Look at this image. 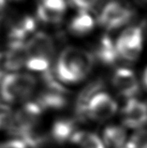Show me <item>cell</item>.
<instances>
[{"mask_svg": "<svg viewBox=\"0 0 147 148\" xmlns=\"http://www.w3.org/2000/svg\"><path fill=\"white\" fill-rule=\"evenodd\" d=\"M142 30L140 26H130L123 31L115 43L119 57L129 61L138 59L142 51Z\"/></svg>", "mask_w": 147, "mask_h": 148, "instance_id": "obj_4", "label": "cell"}, {"mask_svg": "<svg viewBox=\"0 0 147 148\" xmlns=\"http://www.w3.org/2000/svg\"><path fill=\"white\" fill-rule=\"evenodd\" d=\"M121 148H127L126 146H125V147H121Z\"/></svg>", "mask_w": 147, "mask_h": 148, "instance_id": "obj_25", "label": "cell"}, {"mask_svg": "<svg viewBox=\"0 0 147 148\" xmlns=\"http://www.w3.org/2000/svg\"><path fill=\"white\" fill-rule=\"evenodd\" d=\"M75 133V124L70 119H59L52 127V137L57 143H65Z\"/></svg>", "mask_w": 147, "mask_h": 148, "instance_id": "obj_12", "label": "cell"}, {"mask_svg": "<svg viewBox=\"0 0 147 148\" xmlns=\"http://www.w3.org/2000/svg\"><path fill=\"white\" fill-rule=\"evenodd\" d=\"M123 123L129 128H139L147 123V105L136 99H129L123 109Z\"/></svg>", "mask_w": 147, "mask_h": 148, "instance_id": "obj_9", "label": "cell"}, {"mask_svg": "<svg viewBox=\"0 0 147 148\" xmlns=\"http://www.w3.org/2000/svg\"><path fill=\"white\" fill-rule=\"evenodd\" d=\"M36 28V21L31 17L21 18L17 22L16 25L11 26L10 29V38L11 41H23L25 38L34 32Z\"/></svg>", "mask_w": 147, "mask_h": 148, "instance_id": "obj_13", "label": "cell"}, {"mask_svg": "<svg viewBox=\"0 0 147 148\" xmlns=\"http://www.w3.org/2000/svg\"><path fill=\"white\" fill-rule=\"evenodd\" d=\"M113 85L120 95L133 99L139 91V82L135 73L126 68H120L113 76Z\"/></svg>", "mask_w": 147, "mask_h": 148, "instance_id": "obj_8", "label": "cell"}, {"mask_svg": "<svg viewBox=\"0 0 147 148\" xmlns=\"http://www.w3.org/2000/svg\"><path fill=\"white\" fill-rule=\"evenodd\" d=\"M70 2L80 12H87L96 5L98 0H70Z\"/></svg>", "mask_w": 147, "mask_h": 148, "instance_id": "obj_20", "label": "cell"}, {"mask_svg": "<svg viewBox=\"0 0 147 148\" xmlns=\"http://www.w3.org/2000/svg\"><path fill=\"white\" fill-rule=\"evenodd\" d=\"M103 140L107 145L121 148L126 142V133L123 127L118 126H110L106 127L103 132Z\"/></svg>", "mask_w": 147, "mask_h": 148, "instance_id": "obj_15", "label": "cell"}, {"mask_svg": "<svg viewBox=\"0 0 147 148\" xmlns=\"http://www.w3.org/2000/svg\"><path fill=\"white\" fill-rule=\"evenodd\" d=\"M40 4L47 9L61 14H64L67 9V4L65 0H41Z\"/></svg>", "mask_w": 147, "mask_h": 148, "instance_id": "obj_19", "label": "cell"}, {"mask_svg": "<svg viewBox=\"0 0 147 148\" xmlns=\"http://www.w3.org/2000/svg\"><path fill=\"white\" fill-rule=\"evenodd\" d=\"M94 66V57L85 50L67 47L62 51L56 63L59 80L67 84H76L85 79Z\"/></svg>", "mask_w": 147, "mask_h": 148, "instance_id": "obj_1", "label": "cell"}, {"mask_svg": "<svg viewBox=\"0 0 147 148\" xmlns=\"http://www.w3.org/2000/svg\"><path fill=\"white\" fill-rule=\"evenodd\" d=\"M95 26V21L93 17L87 12H80L72 19L69 25V30L72 34L83 36L88 34Z\"/></svg>", "mask_w": 147, "mask_h": 148, "instance_id": "obj_14", "label": "cell"}, {"mask_svg": "<svg viewBox=\"0 0 147 148\" xmlns=\"http://www.w3.org/2000/svg\"><path fill=\"white\" fill-rule=\"evenodd\" d=\"M127 148H147V132L142 130L131 137L126 145Z\"/></svg>", "mask_w": 147, "mask_h": 148, "instance_id": "obj_18", "label": "cell"}, {"mask_svg": "<svg viewBox=\"0 0 147 148\" xmlns=\"http://www.w3.org/2000/svg\"><path fill=\"white\" fill-rule=\"evenodd\" d=\"M102 87L101 81H94L92 83L88 84L82 91L80 92L76 100V111L77 114L80 116H86V111L89 102L94 97L100 92V89Z\"/></svg>", "mask_w": 147, "mask_h": 148, "instance_id": "obj_10", "label": "cell"}, {"mask_svg": "<svg viewBox=\"0 0 147 148\" xmlns=\"http://www.w3.org/2000/svg\"><path fill=\"white\" fill-rule=\"evenodd\" d=\"M45 80V89L41 93L38 103L42 109L58 110L64 108L68 103L67 90L50 75H46Z\"/></svg>", "mask_w": 147, "mask_h": 148, "instance_id": "obj_7", "label": "cell"}, {"mask_svg": "<svg viewBox=\"0 0 147 148\" xmlns=\"http://www.w3.org/2000/svg\"><path fill=\"white\" fill-rule=\"evenodd\" d=\"M70 140L77 148H105L101 139L91 132H75Z\"/></svg>", "mask_w": 147, "mask_h": 148, "instance_id": "obj_16", "label": "cell"}, {"mask_svg": "<svg viewBox=\"0 0 147 148\" xmlns=\"http://www.w3.org/2000/svg\"><path fill=\"white\" fill-rule=\"evenodd\" d=\"M6 5V0H0V11H1Z\"/></svg>", "mask_w": 147, "mask_h": 148, "instance_id": "obj_23", "label": "cell"}, {"mask_svg": "<svg viewBox=\"0 0 147 148\" xmlns=\"http://www.w3.org/2000/svg\"><path fill=\"white\" fill-rule=\"evenodd\" d=\"M37 13L40 20H41L44 23H47V24H52V25L59 24L62 21V19H63V15H64L47 9L44 6H42L41 4H40L38 7Z\"/></svg>", "mask_w": 147, "mask_h": 148, "instance_id": "obj_17", "label": "cell"}, {"mask_svg": "<svg viewBox=\"0 0 147 148\" xmlns=\"http://www.w3.org/2000/svg\"><path fill=\"white\" fill-rule=\"evenodd\" d=\"M133 12L126 4L119 1L107 3L99 13L98 22L103 27L113 30L125 25L130 21Z\"/></svg>", "mask_w": 147, "mask_h": 148, "instance_id": "obj_5", "label": "cell"}, {"mask_svg": "<svg viewBox=\"0 0 147 148\" xmlns=\"http://www.w3.org/2000/svg\"><path fill=\"white\" fill-rule=\"evenodd\" d=\"M117 103L105 92L98 93L88 104L86 115L98 122H104L111 119L117 112Z\"/></svg>", "mask_w": 147, "mask_h": 148, "instance_id": "obj_6", "label": "cell"}, {"mask_svg": "<svg viewBox=\"0 0 147 148\" xmlns=\"http://www.w3.org/2000/svg\"><path fill=\"white\" fill-rule=\"evenodd\" d=\"M144 83L147 87V68L144 69Z\"/></svg>", "mask_w": 147, "mask_h": 148, "instance_id": "obj_22", "label": "cell"}, {"mask_svg": "<svg viewBox=\"0 0 147 148\" xmlns=\"http://www.w3.org/2000/svg\"><path fill=\"white\" fill-rule=\"evenodd\" d=\"M96 56L99 61L106 65H111L115 63L119 57L115 44L108 37H103L99 40L96 46Z\"/></svg>", "mask_w": 147, "mask_h": 148, "instance_id": "obj_11", "label": "cell"}, {"mask_svg": "<svg viewBox=\"0 0 147 148\" xmlns=\"http://www.w3.org/2000/svg\"><path fill=\"white\" fill-rule=\"evenodd\" d=\"M37 86V80L27 73L13 72L4 76L0 82V94L6 102H16L32 94Z\"/></svg>", "mask_w": 147, "mask_h": 148, "instance_id": "obj_3", "label": "cell"}, {"mask_svg": "<svg viewBox=\"0 0 147 148\" xmlns=\"http://www.w3.org/2000/svg\"><path fill=\"white\" fill-rule=\"evenodd\" d=\"M2 121H3V120H2V115L0 114V127H1V125H2Z\"/></svg>", "mask_w": 147, "mask_h": 148, "instance_id": "obj_24", "label": "cell"}, {"mask_svg": "<svg viewBox=\"0 0 147 148\" xmlns=\"http://www.w3.org/2000/svg\"><path fill=\"white\" fill-rule=\"evenodd\" d=\"M25 48L26 68L32 71L47 72L55 56V43L51 36L43 32L34 34Z\"/></svg>", "mask_w": 147, "mask_h": 148, "instance_id": "obj_2", "label": "cell"}, {"mask_svg": "<svg viewBox=\"0 0 147 148\" xmlns=\"http://www.w3.org/2000/svg\"><path fill=\"white\" fill-rule=\"evenodd\" d=\"M28 146L22 139H13L0 143V148H27Z\"/></svg>", "mask_w": 147, "mask_h": 148, "instance_id": "obj_21", "label": "cell"}]
</instances>
